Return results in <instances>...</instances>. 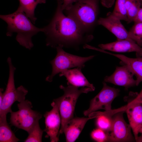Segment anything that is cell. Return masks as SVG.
Returning <instances> with one entry per match:
<instances>
[{"label":"cell","instance_id":"obj_1","mask_svg":"<svg viewBox=\"0 0 142 142\" xmlns=\"http://www.w3.org/2000/svg\"><path fill=\"white\" fill-rule=\"evenodd\" d=\"M62 4V0L57 2L52 20L43 28V32L47 37L46 45L56 48L60 47L78 49L81 46L91 41L93 36L74 19L64 14Z\"/></svg>","mask_w":142,"mask_h":142},{"label":"cell","instance_id":"obj_2","mask_svg":"<svg viewBox=\"0 0 142 142\" xmlns=\"http://www.w3.org/2000/svg\"><path fill=\"white\" fill-rule=\"evenodd\" d=\"M0 18L7 24V36H11L13 33H16L17 41L20 45L29 50L33 46L32 37L39 32H43V28L34 26L25 14L18 9L11 14L1 15Z\"/></svg>","mask_w":142,"mask_h":142},{"label":"cell","instance_id":"obj_3","mask_svg":"<svg viewBox=\"0 0 142 142\" xmlns=\"http://www.w3.org/2000/svg\"><path fill=\"white\" fill-rule=\"evenodd\" d=\"M100 1L79 0L64 11L66 16L74 19L85 31L90 33L97 24Z\"/></svg>","mask_w":142,"mask_h":142},{"label":"cell","instance_id":"obj_4","mask_svg":"<svg viewBox=\"0 0 142 142\" xmlns=\"http://www.w3.org/2000/svg\"><path fill=\"white\" fill-rule=\"evenodd\" d=\"M67 87L60 85L59 87L64 92L62 96L54 100L57 103L61 118V125L59 134L63 133L64 127L69 120L73 118L74 113L77 99L82 93H87L93 91L91 88L83 87L80 89L78 87L68 85Z\"/></svg>","mask_w":142,"mask_h":142},{"label":"cell","instance_id":"obj_5","mask_svg":"<svg viewBox=\"0 0 142 142\" xmlns=\"http://www.w3.org/2000/svg\"><path fill=\"white\" fill-rule=\"evenodd\" d=\"M9 68L8 79L5 92L3 93L2 104L0 105V116L6 115L12 111L11 107L14 102H21L25 100L28 90L23 86L15 87L14 73L16 68L13 65L11 58L7 59Z\"/></svg>","mask_w":142,"mask_h":142},{"label":"cell","instance_id":"obj_6","mask_svg":"<svg viewBox=\"0 0 142 142\" xmlns=\"http://www.w3.org/2000/svg\"><path fill=\"white\" fill-rule=\"evenodd\" d=\"M57 54L55 58L50 61L52 67L51 74L45 79L47 81H52L54 77L56 74L65 70L74 67L83 68L85 64L92 59L94 55L82 57L68 53L60 47L56 48Z\"/></svg>","mask_w":142,"mask_h":142},{"label":"cell","instance_id":"obj_7","mask_svg":"<svg viewBox=\"0 0 142 142\" xmlns=\"http://www.w3.org/2000/svg\"><path fill=\"white\" fill-rule=\"evenodd\" d=\"M19 110L10 112V123L15 127L28 133L42 118L40 113L32 110L31 102L25 100L17 105Z\"/></svg>","mask_w":142,"mask_h":142},{"label":"cell","instance_id":"obj_8","mask_svg":"<svg viewBox=\"0 0 142 142\" xmlns=\"http://www.w3.org/2000/svg\"><path fill=\"white\" fill-rule=\"evenodd\" d=\"M124 111H119L112 117V126L108 133V141L134 142L136 141L132 135L131 127L125 121L123 117Z\"/></svg>","mask_w":142,"mask_h":142},{"label":"cell","instance_id":"obj_9","mask_svg":"<svg viewBox=\"0 0 142 142\" xmlns=\"http://www.w3.org/2000/svg\"><path fill=\"white\" fill-rule=\"evenodd\" d=\"M103 84L101 91L91 100L88 109L84 111L85 116H88L90 114L99 109L105 110L112 109V103L119 95V89L108 86L104 82Z\"/></svg>","mask_w":142,"mask_h":142},{"label":"cell","instance_id":"obj_10","mask_svg":"<svg viewBox=\"0 0 142 142\" xmlns=\"http://www.w3.org/2000/svg\"><path fill=\"white\" fill-rule=\"evenodd\" d=\"M138 94L130 92L128 96L124 98V100L127 103L125 112L136 140L139 136V130L142 123V104L137 102L134 99Z\"/></svg>","mask_w":142,"mask_h":142},{"label":"cell","instance_id":"obj_11","mask_svg":"<svg viewBox=\"0 0 142 142\" xmlns=\"http://www.w3.org/2000/svg\"><path fill=\"white\" fill-rule=\"evenodd\" d=\"M52 109L47 111L44 115L45 118L46 138H50L51 142H57L59 140V131L61 125V118L58 105L55 101L51 103Z\"/></svg>","mask_w":142,"mask_h":142},{"label":"cell","instance_id":"obj_12","mask_svg":"<svg viewBox=\"0 0 142 142\" xmlns=\"http://www.w3.org/2000/svg\"><path fill=\"white\" fill-rule=\"evenodd\" d=\"M134 74L124 65L117 67L114 72L109 76H106L104 82L123 86L126 89L136 86V81L134 79Z\"/></svg>","mask_w":142,"mask_h":142},{"label":"cell","instance_id":"obj_13","mask_svg":"<svg viewBox=\"0 0 142 142\" xmlns=\"http://www.w3.org/2000/svg\"><path fill=\"white\" fill-rule=\"evenodd\" d=\"M98 46L102 50L114 52H134L137 57H142V48L131 39L117 40L111 43L100 44Z\"/></svg>","mask_w":142,"mask_h":142},{"label":"cell","instance_id":"obj_14","mask_svg":"<svg viewBox=\"0 0 142 142\" xmlns=\"http://www.w3.org/2000/svg\"><path fill=\"white\" fill-rule=\"evenodd\" d=\"M97 24L101 25L113 34L117 40L130 39L129 32L121 23L120 20L109 12L105 18H100Z\"/></svg>","mask_w":142,"mask_h":142},{"label":"cell","instance_id":"obj_15","mask_svg":"<svg viewBox=\"0 0 142 142\" xmlns=\"http://www.w3.org/2000/svg\"><path fill=\"white\" fill-rule=\"evenodd\" d=\"M93 117L73 118L65 124L63 132L65 134L66 141L74 142L78 138L87 122Z\"/></svg>","mask_w":142,"mask_h":142},{"label":"cell","instance_id":"obj_16","mask_svg":"<svg viewBox=\"0 0 142 142\" xmlns=\"http://www.w3.org/2000/svg\"><path fill=\"white\" fill-rule=\"evenodd\" d=\"M81 69L77 67L65 70L60 73L59 76L65 77L68 81V85L78 88L82 87H88L94 91L95 89L94 87L89 82L82 72Z\"/></svg>","mask_w":142,"mask_h":142},{"label":"cell","instance_id":"obj_17","mask_svg":"<svg viewBox=\"0 0 142 142\" xmlns=\"http://www.w3.org/2000/svg\"><path fill=\"white\" fill-rule=\"evenodd\" d=\"M105 53L114 56L121 60L122 65H126L130 71L136 77V86L142 82V57L130 58L124 55L114 54L106 51Z\"/></svg>","mask_w":142,"mask_h":142},{"label":"cell","instance_id":"obj_18","mask_svg":"<svg viewBox=\"0 0 142 142\" xmlns=\"http://www.w3.org/2000/svg\"><path fill=\"white\" fill-rule=\"evenodd\" d=\"M19 5L18 9L23 11L34 24L37 18L35 16L34 11L38 4L45 3L46 0H18Z\"/></svg>","mask_w":142,"mask_h":142},{"label":"cell","instance_id":"obj_19","mask_svg":"<svg viewBox=\"0 0 142 142\" xmlns=\"http://www.w3.org/2000/svg\"><path fill=\"white\" fill-rule=\"evenodd\" d=\"M6 115L0 116V142H17L20 140L16 136L8 124Z\"/></svg>","mask_w":142,"mask_h":142},{"label":"cell","instance_id":"obj_20","mask_svg":"<svg viewBox=\"0 0 142 142\" xmlns=\"http://www.w3.org/2000/svg\"><path fill=\"white\" fill-rule=\"evenodd\" d=\"M141 0H125L128 23L133 21L139 9L141 7Z\"/></svg>","mask_w":142,"mask_h":142},{"label":"cell","instance_id":"obj_21","mask_svg":"<svg viewBox=\"0 0 142 142\" xmlns=\"http://www.w3.org/2000/svg\"><path fill=\"white\" fill-rule=\"evenodd\" d=\"M128 32L130 38L140 46H142V23H134Z\"/></svg>","mask_w":142,"mask_h":142},{"label":"cell","instance_id":"obj_22","mask_svg":"<svg viewBox=\"0 0 142 142\" xmlns=\"http://www.w3.org/2000/svg\"><path fill=\"white\" fill-rule=\"evenodd\" d=\"M113 14L120 20L127 22L128 17L125 6V0H116Z\"/></svg>","mask_w":142,"mask_h":142},{"label":"cell","instance_id":"obj_23","mask_svg":"<svg viewBox=\"0 0 142 142\" xmlns=\"http://www.w3.org/2000/svg\"><path fill=\"white\" fill-rule=\"evenodd\" d=\"M44 130L40 128L39 121L37 122L28 133V137L24 142H41Z\"/></svg>","mask_w":142,"mask_h":142},{"label":"cell","instance_id":"obj_24","mask_svg":"<svg viewBox=\"0 0 142 142\" xmlns=\"http://www.w3.org/2000/svg\"><path fill=\"white\" fill-rule=\"evenodd\" d=\"M91 136L93 140L97 142L108 141V133L98 128L92 131Z\"/></svg>","mask_w":142,"mask_h":142},{"label":"cell","instance_id":"obj_25","mask_svg":"<svg viewBox=\"0 0 142 142\" xmlns=\"http://www.w3.org/2000/svg\"><path fill=\"white\" fill-rule=\"evenodd\" d=\"M79 0H62V8L63 11L69 9L74 3Z\"/></svg>","mask_w":142,"mask_h":142},{"label":"cell","instance_id":"obj_26","mask_svg":"<svg viewBox=\"0 0 142 142\" xmlns=\"http://www.w3.org/2000/svg\"><path fill=\"white\" fill-rule=\"evenodd\" d=\"M115 0H101L100 2L103 6L109 8L111 7L114 3Z\"/></svg>","mask_w":142,"mask_h":142},{"label":"cell","instance_id":"obj_27","mask_svg":"<svg viewBox=\"0 0 142 142\" xmlns=\"http://www.w3.org/2000/svg\"><path fill=\"white\" fill-rule=\"evenodd\" d=\"M133 22L134 23H142V7L139 9Z\"/></svg>","mask_w":142,"mask_h":142},{"label":"cell","instance_id":"obj_28","mask_svg":"<svg viewBox=\"0 0 142 142\" xmlns=\"http://www.w3.org/2000/svg\"><path fill=\"white\" fill-rule=\"evenodd\" d=\"M134 99L137 102L142 104V89L140 93L135 97Z\"/></svg>","mask_w":142,"mask_h":142},{"label":"cell","instance_id":"obj_29","mask_svg":"<svg viewBox=\"0 0 142 142\" xmlns=\"http://www.w3.org/2000/svg\"><path fill=\"white\" fill-rule=\"evenodd\" d=\"M3 90V89L2 88H0V105H1L2 104V101L3 98V93H2V91Z\"/></svg>","mask_w":142,"mask_h":142},{"label":"cell","instance_id":"obj_30","mask_svg":"<svg viewBox=\"0 0 142 142\" xmlns=\"http://www.w3.org/2000/svg\"><path fill=\"white\" fill-rule=\"evenodd\" d=\"M136 141L138 142H142V133L140 136H138L136 140Z\"/></svg>","mask_w":142,"mask_h":142},{"label":"cell","instance_id":"obj_31","mask_svg":"<svg viewBox=\"0 0 142 142\" xmlns=\"http://www.w3.org/2000/svg\"><path fill=\"white\" fill-rule=\"evenodd\" d=\"M139 133H142V123L141 124L139 128Z\"/></svg>","mask_w":142,"mask_h":142},{"label":"cell","instance_id":"obj_32","mask_svg":"<svg viewBox=\"0 0 142 142\" xmlns=\"http://www.w3.org/2000/svg\"><path fill=\"white\" fill-rule=\"evenodd\" d=\"M57 2H58V1H60L62 0H57Z\"/></svg>","mask_w":142,"mask_h":142},{"label":"cell","instance_id":"obj_33","mask_svg":"<svg viewBox=\"0 0 142 142\" xmlns=\"http://www.w3.org/2000/svg\"><path fill=\"white\" fill-rule=\"evenodd\" d=\"M142 7V2L141 3V7Z\"/></svg>","mask_w":142,"mask_h":142},{"label":"cell","instance_id":"obj_34","mask_svg":"<svg viewBox=\"0 0 142 142\" xmlns=\"http://www.w3.org/2000/svg\"><path fill=\"white\" fill-rule=\"evenodd\" d=\"M141 1H142V0H141Z\"/></svg>","mask_w":142,"mask_h":142}]
</instances>
